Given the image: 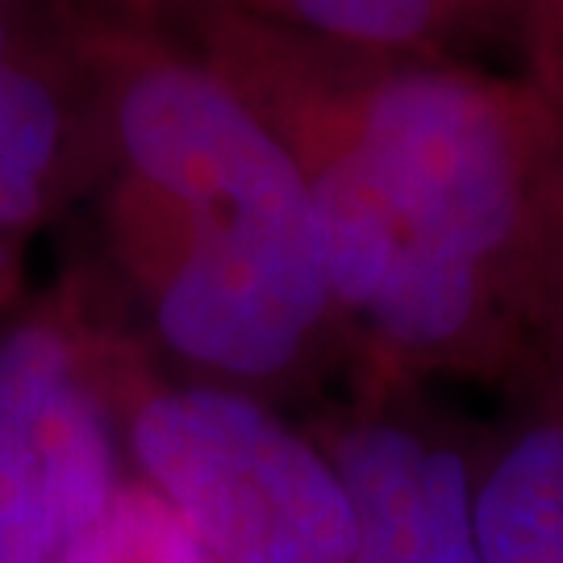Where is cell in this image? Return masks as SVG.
Here are the masks:
<instances>
[{"label":"cell","mask_w":563,"mask_h":563,"mask_svg":"<svg viewBox=\"0 0 563 563\" xmlns=\"http://www.w3.org/2000/svg\"><path fill=\"white\" fill-rule=\"evenodd\" d=\"M9 284H13V242L0 234V301L9 297Z\"/></svg>","instance_id":"cell-10"},{"label":"cell","mask_w":563,"mask_h":563,"mask_svg":"<svg viewBox=\"0 0 563 563\" xmlns=\"http://www.w3.org/2000/svg\"><path fill=\"white\" fill-rule=\"evenodd\" d=\"M322 34L363 46H405L434 21V0H288Z\"/></svg>","instance_id":"cell-9"},{"label":"cell","mask_w":563,"mask_h":563,"mask_svg":"<svg viewBox=\"0 0 563 563\" xmlns=\"http://www.w3.org/2000/svg\"><path fill=\"white\" fill-rule=\"evenodd\" d=\"M484 563H563V393L472 455Z\"/></svg>","instance_id":"cell-6"},{"label":"cell","mask_w":563,"mask_h":563,"mask_svg":"<svg viewBox=\"0 0 563 563\" xmlns=\"http://www.w3.org/2000/svg\"><path fill=\"white\" fill-rule=\"evenodd\" d=\"M313 434L355 505L351 563H484L472 522L476 446L388 393H372Z\"/></svg>","instance_id":"cell-5"},{"label":"cell","mask_w":563,"mask_h":563,"mask_svg":"<svg viewBox=\"0 0 563 563\" xmlns=\"http://www.w3.org/2000/svg\"><path fill=\"white\" fill-rule=\"evenodd\" d=\"M125 472L176 509L209 563H351L355 505L313 430L225 384L104 367Z\"/></svg>","instance_id":"cell-2"},{"label":"cell","mask_w":563,"mask_h":563,"mask_svg":"<svg viewBox=\"0 0 563 563\" xmlns=\"http://www.w3.org/2000/svg\"><path fill=\"white\" fill-rule=\"evenodd\" d=\"M4 46H9V34H4V18H0V67L9 63V59H4Z\"/></svg>","instance_id":"cell-11"},{"label":"cell","mask_w":563,"mask_h":563,"mask_svg":"<svg viewBox=\"0 0 563 563\" xmlns=\"http://www.w3.org/2000/svg\"><path fill=\"white\" fill-rule=\"evenodd\" d=\"M63 113L51 84L34 71L0 67V234L13 242L42 218L59 155Z\"/></svg>","instance_id":"cell-7"},{"label":"cell","mask_w":563,"mask_h":563,"mask_svg":"<svg viewBox=\"0 0 563 563\" xmlns=\"http://www.w3.org/2000/svg\"><path fill=\"white\" fill-rule=\"evenodd\" d=\"M560 393H563V388H560Z\"/></svg>","instance_id":"cell-12"},{"label":"cell","mask_w":563,"mask_h":563,"mask_svg":"<svg viewBox=\"0 0 563 563\" xmlns=\"http://www.w3.org/2000/svg\"><path fill=\"white\" fill-rule=\"evenodd\" d=\"M59 563H209L192 530L155 488L125 472L104 514L67 547Z\"/></svg>","instance_id":"cell-8"},{"label":"cell","mask_w":563,"mask_h":563,"mask_svg":"<svg viewBox=\"0 0 563 563\" xmlns=\"http://www.w3.org/2000/svg\"><path fill=\"white\" fill-rule=\"evenodd\" d=\"M125 481L97 351L55 318L0 334V563H59Z\"/></svg>","instance_id":"cell-4"},{"label":"cell","mask_w":563,"mask_h":563,"mask_svg":"<svg viewBox=\"0 0 563 563\" xmlns=\"http://www.w3.org/2000/svg\"><path fill=\"white\" fill-rule=\"evenodd\" d=\"M351 151L380 188L401 246L472 263L501 288L526 276L530 167L484 88L451 71L393 76L372 92Z\"/></svg>","instance_id":"cell-3"},{"label":"cell","mask_w":563,"mask_h":563,"mask_svg":"<svg viewBox=\"0 0 563 563\" xmlns=\"http://www.w3.org/2000/svg\"><path fill=\"white\" fill-rule=\"evenodd\" d=\"M118 139L139 188L176 222L146 246L163 351L251 397L305 372L339 322L305 163L192 67L142 71L121 97Z\"/></svg>","instance_id":"cell-1"}]
</instances>
